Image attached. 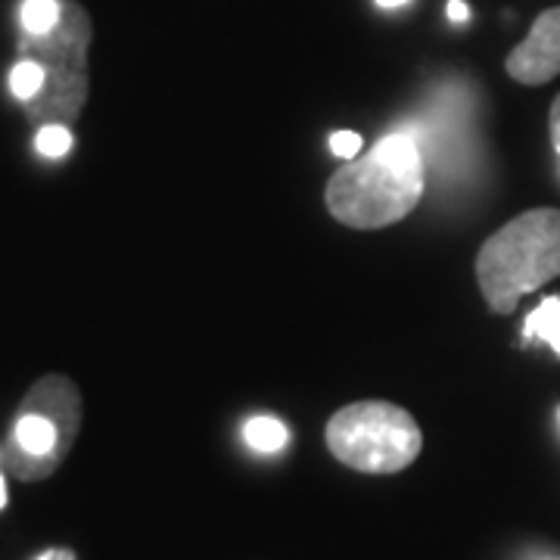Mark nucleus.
Listing matches in <instances>:
<instances>
[{"label":"nucleus","instance_id":"f257e3e1","mask_svg":"<svg viewBox=\"0 0 560 560\" xmlns=\"http://www.w3.org/2000/svg\"><path fill=\"white\" fill-rule=\"evenodd\" d=\"M423 197V156L415 138L386 135L359 160L340 165L324 202L334 219L355 231H377L401 221Z\"/></svg>","mask_w":560,"mask_h":560},{"label":"nucleus","instance_id":"f03ea898","mask_svg":"<svg viewBox=\"0 0 560 560\" xmlns=\"http://www.w3.org/2000/svg\"><path fill=\"white\" fill-rule=\"evenodd\" d=\"M560 278V209L541 206L499 228L477 253V283L495 315H511L526 293Z\"/></svg>","mask_w":560,"mask_h":560},{"label":"nucleus","instance_id":"7ed1b4c3","mask_svg":"<svg viewBox=\"0 0 560 560\" xmlns=\"http://www.w3.org/2000/svg\"><path fill=\"white\" fill-rule=\"evenodd\" d=\"M81 430V389L66 374H47L32 383L10 423L0 464L10 477L40 482L69 458Z\"/></svg>","mask_w":560,"mask_h":560},{"label":"nucleus","instance_id":"20e7f679","mask_svg":"<svg viewBox=\"0 0 560 560\" xmlns=\"http://www.w3.org/2000/svg\"><path fill=\"white\" fill-rule=\"evenodd\" d=\"M94 38V25L79 0H62V20L47 35L22 32L20 57L35 60L44 69V91L25 103V116L32 125H75L91 94L88 79V50Z\"/></svg>","mask_w":560,"mask_h":560},{"label":"nucleus","instance_id":"39448f33","mask_svg":"<svg viewBox=\"0 0 560 560\" xmlns=\"http://www.w3.org/2000/svg\"><path fill=\"white\" fill-rule=\"evenodd\" d=\"M330 455L359 474H399L418 460L423 433L418 420L393 401H352L327 420Z\"/></svg>","mask_w":560,"mask_h":560},{"label":"nucleus","instance_id":"423d86ee","mask_svg":"<svg viewBox=\"0 0 560 560\" xmlns=\"http://www.w3.org/2000/svg\"><path fill=\"white\" fill-rule=\"evenodd\" d=\"M504 69L526 88H539L560 75V7L541 10L529 35L508 54Z\"/></svg>","mask_w":560,"mask_h":560},{"label":"nucleus","instance_id":"0eeeda50","mask_svg":"<svg viewBox=\"0 0 560 560\" xmlns=\"http://www.w3.org/2000/svg\"><path fill=\"white\" fill-rule=\"evenodd\" d=\"M523 342H548L560 355V296H548L523 324Z\"/></svg>","mask_w":560,"mask_h":560},{"label":"nucleus","instance_id":"6e6552de","mask_svg":"<svg viewBox=\"0 0 560 560\" xmlns=\"http://www.w3.org/2000/svg\"><path fill=\"white\" fill-rule=\"evenodd\" d=\"M243 440H246L249 448H256L261 455H275V452H280L290 442V430H287L283 420L271 418V415H259V418L246 420Z\"/></svg>","mask_w":560,"mask_h":560},{"label":"nucleus","instance_id":"1a4fd4ad","mask_svg":"<svg viewBox=\"0 0 560 560\" xmlns=\"http://www.w3.org/2000/svg\"><path fill=\"white\" fill-rule=\"evenodd\" d=\"M20 20L25 35H47L60 25L62 0H25Z\"/></svg>","mask_w":560,"mask_h":560},{"label":"nucleus","instance_id":"9d476101","mask_svg":"<svg viewBox=\"0 0 560 560\" xmlns=\"http://www.w3.org/2000/svg\"><path fill=\"white\" fill-rule=\"evenodd\" d=\"M44 91V69L35 60L20 57L10 69V94L22 103H32Z\"/></svg>","mask_w":560,"mask_h":560},{"label":"nucleus","instance_id":"9b49d317","mask_svg":"<svg viewBox=\"0 0 560 560\" xmlns=\"http://www.w3.org/2000/svg\"><path fill=\"white\" fill-rule=\"evenodd\" d=\"M72 143L75 138H72L69 125H40L35 135V150L47 160H62L72 150Z\"/></svg>","mask_w":560,"mask_h":560},{"label":"nucleus","instance_id":"f8f14e48","mask_svg":"<svg viewBox=\"0 0 560 560\" xmlns=\"http://www.w3.org/2000/svg\"><path fill=\"white\" fill-rule=\"evenodd\" d=\"M330 153L346 162L359 160L361 135H355V131H337V135H330Z\"/></svg>","mask_w":560,"mask_h":560},{"label":"nucleus","instance_id":"ddd939ff","mask_svg":"<svg viewBox=\"0 0 560 560\" xmlns=\"http://www.w3.org/2000/svg\"><path fill=\"white\" fill-rule=\"evenodd\" d=\"M548 131H551V143L560 147V94L551 103V113H548Z\"/></svg>","mask_w":560,"mask_h":560},{"label":"nucleus","instance_id":"4468645a","mask_svg":"<svg viewBox=\"0 0 560 560\" xmlns=\"http://www.w3.org/2000/svg\"><path fill=\"white\" fill-rule=\"evenodd\" d=\"M448 20L452 22H467L470 20V10L464 0H448Z\"/></svg>","mask_w":560,"mask_h":560},{"label":"nucleus","instance_id":"2eb2a0df","mask_svg":"<svg viewBox=\"0 0 560 560\" xmlns=\"http://www.w3.org/2000/svg\"><path fill=\"white\" fill-rule=\"evenodd\" d=\"M35 560H79V555L69 551V548H50V551H44V555H38Z\"/></svg>","mask_w":560,"mask_h":560},{"label":"nucleus","instance_id":"dca6fc26","mask_svg":"<svg viewBox=\"0 0 560 560\" xmlns=\"http://www.w3.org/2000/svg\"><path fill=\"white\" fill-rule=\"evenodd\" d=\"M7 501H10V495H7V480H3V470H0V511L7 508Z\"/></svg>","mask_w":560,"mask_h":560},{"label":"nucleus","instance_id":"f3484780","mask_svg":"<svg viewBox=\"0 0 560 560\" xmlns=\"http://www.w3.org/2000/svg\"><path fill=\"white\" fill-rule=\"evenodd\" d=\"M377 3H381L383 10H399V7H405L408 0H377Z\"/></svg>","mask_w":560,"mask_h":560},{"label":"nucleus","instance_id":"a211bd4d","mask_svg":"<svg viewBox=\"0 0 560 560\" xmlns=\"http://www.w3.org/2000/svg\"><path fill=\"white\" fill-rule=\"evenodd\" d=\"M555 150H558V153H560V147H555Z\"/></svg>","mask_w":560,"mask_h":560}]
</instances>
